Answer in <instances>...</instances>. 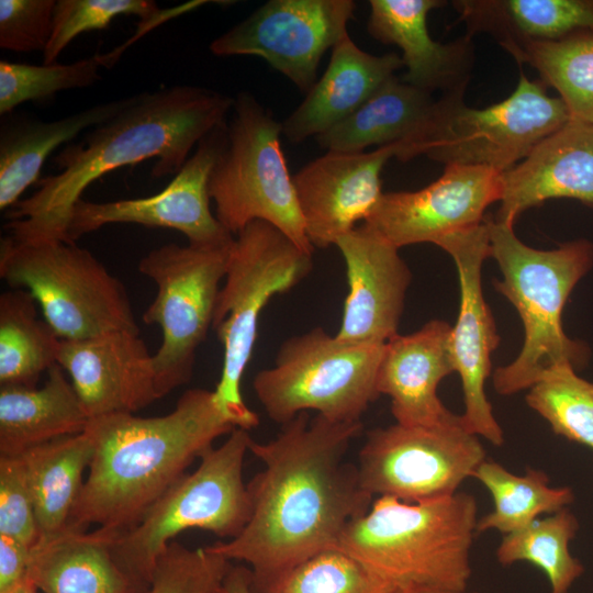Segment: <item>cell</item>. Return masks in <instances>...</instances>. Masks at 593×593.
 <instances>
[{"instance_id":"cell-1","label":"cell","mask_w":593,"mask_h":593,"mask_svg":"<svg viewBox=\"0 0 593 593\" xmlns=\"http://www.w3.org/2000/svg\"><path fill=\"white\" fill-rule=\"evenodd\" d=\"M362 423H338L300 413L267 443L250 440L264 469L247 483L251 513L240 534L206 546L246 563L257 588L336 545L362 516L373 496L361 486L357 466L346 460Z\"/></svg>"},{"instance_id":"cell-2","label":"cell","mask_w":593,"mask_h":593,"mask_svg":"<svg viewBox=\"0 0 593 593\" xmlns=\"http://www.w3.org/2000/svg\"><path fill=\"white\" fill-rule=\"evenodd\" d=\"M233 104L228 96L189 85L132 96L123 110L54 157L58 172L40 179L33 194L9 209L7 235L68 240L70 212L90 183L152 158L155 178L177 175L192 148L226 124Z\"/></svg>"},{"instance_id":"cell-3","label":"cell","mask_w":593,"mask_h":593,"mask_svg":"<svg viewBox=\"0 0 593 593\" xmlns=\"http://www.w3.org/2000/svg\"><path fill=\"white\" fill-rule=\"evenodd\" d=\"M236 428L214 392L190 389L163 416L132 413L89 419L93 445L81 495L68 526L123 532L135 525L189 466Z\"/></svg>"},{"instance_id":"cell-4","label":"cell","mask_w":593,"mask_h":593,"mask_svg":"<svg viewBox=\"0 0 593 593\" xmlns=\"http://www.w3.org/2000/svg\"><path fill=\"white\" fill-rule=\"evenodd\" d=\"M491 257L502 272L495 289L518 312L524 344L517 357L493 372L501 395H512L544 378L550 370L569 365L575 370L589 359L588 346L568 337L562 312L575 284L593 265V244L577 239L542 250L524 244L511 225L485 217Z\"/></svg>"},{"instance_id":"cell-5","label":"cell","mask_w":593,"mask_h":593,"mask_svg":"<svg viewBox=\"0 0 593 593\" xmlns=\"http://www.w3.org/2000/svg\"><path fill=\"white\" fill-rule=\"evenodd\" d=\"M478 505L465 492L422 502L377 496L336 548L396 588L468 591Z\"/></svg>"},{"instance_id":"cell-6","label":"cell","mask_w":593,"mask_h":593,"mask_svg":"<svg viewBox=\"0 0 593 593\" xmlns=\"http://www.w3.org/2000/svg\"><path fill=\"white\" fill-rule=\"evenodd\" d=\"M312 268V254L267 222L254 221L234 237L212 328L223 346L214 398L235 427L249 430L259 423L244 402L240 382L253 355L260 313L272 296L290 291Z\"/></svg>"},{"instance_id":"cell-7","label":"cell","mask_w":593,"mask_h":593,"mask_svg":"<svg viewBox=\"0 0 593 593\" xmlns=\"http://www.w3.org/2000/svg\"><path fill=\"white\" fill-rule=\"evenodd\" d=\"M251 437L234 428L219 447L199 459L132 527L118 532L112 553L133 578L150 584L157 560L172 539L187 529H202L233 539L246 526L251 503L243 469Z\"/></svg>"},{"instance_id":"cell-8","label":"cell","mask_w":593,"mask_h":593,"mask_svg":"<svg viewBox=\"0 0 593 593\" xmlns=\"http://www.w3.org/2000/svg\"><path fill=\"white\" fill-rule=\"evenodd\" d=\"M0 277L33 295L61 340L139 333L124 284L76 242L18 240L5 235L0 244Z\"/></svg>"},{"instance_id":"cell-9","label":"cell","mask_w":593,"mask_h":593,"mask_svg":"<svg viewBox=\"0 0 593 593\" xmlns=\"http://www.w3.org/2000/svg\"><path fill=\"white\" fill-rule=\"evenodd\" d=\"M465 93L441 94L436 100L424 128L399 160L425 155L445 166H483L505 172L570 120L563 101L550 97L539 79H528L522 69L511 96L490 107L467 105Z\"/></svg>"},{"instance_id":"cell-10","label":"cell","mask_w":593,"mask_h":593,"mask_svg":"<svg viewBox=\"0 0 593 593\" xmlns=\"http://www.w3.org/2000/svg\"><path fill=\"white\" fill-rule=\"evenodd\" d=\"M233 110L208 186L216 219L232 235L254 221L267 222L313 254L281 147L282 123L246 91L234 99Z\"/></svg>"},{"instance_id":"cell-11","label":"cell","mask_w":593,"mask_h":593,"mask_svg":"<svg viewBox=\"0 0 593 593\" xmlns=\"http://www.w3.org/2000/svg\"><path fill=\"white\" fill-rule=\"evenodd\" d=\"M384 344H347L314 327L286 339L253 388L267 416L283 425L314 411L328 421L361 422L380 395L377 374Z\"/></svg>"},{"instance_id":"cell-12","label":"cell","mask_w":593,"mask_h":593,"mask_svg":"<svg viewBox=\"0 0 593 593\" xmlns=\"http://www.w3.org/2000/svg\"><path fill=\"white\" fill-rule=\"evenodd\" d=\"M233 240L219 245L166 244L138 262V271L157 286V294L142 318L161 331V344L153 355L159 399L192 377L197 350L212 327Z\"/></svg>"},{"instance_id":"cell-13","label":"cell","mask_w":593,"mask_h":593,"mask_svg":"<svg viewBox=\"0 0 593 593\" xmlns=\"http://www.w3.org/2000/svg\"><path fill=\"white\" fill-rule=\"evenodd\" d=\"M485 454L480 438L466 430L459 415L433 426L395 423L372 428L356 466L367 493L412 503L457 493Z\"/></svg>"},{"instance_id":"cell-14","label":"cell","mask_w":593,"mask_h":593,"mask_svg":"<svg viewBox=\"0 0 593 593\" xmlns=\"http://www.w3.org/2000/svg\"><path fill=\"white\" fill-rule=\"evenodd\" d=\"M353 0H270L210 44L215 56L265 59L307 93L321 58L348 34Z\"/></svg>"},{"instance_id":"cell-15","label":"cell","mask_w":593,"mask_h":593,"mask_svg":"<svg viewBox=\"0 0 593 593\" xmlns=\"http://www.w3.org/2000/svg\"><path fill=\"white\" fill-rule=\"evenodd\" d=\"M227 143V124L217 127L199 144L180 171L157 194L109 202L78 200L69 216L67 239L79 237L104 225L138 224L172 228L189 244L219 245L234 239L210 208L209 179Z\"/></svg>"},{"instance_id":"cell-16","label":"cell","mask_w":593,"mask_h":593,"mask_svg":"<svg viewBox=\"0 0 593 593\" xmlns=\"http://www.w3.org/2000/svg\"><path fill=\"white\" fill-rule=\"evenodd\" d=\"M437 246L454 259L460 283V307L456 325L451 327L450 347L455 371L462 385L461 423L469 433L500 447L504 434L485 394V382L492 369L491 355L500 343L481 283L482 265L491 257L485 219L471 230L441 239Z\"/></svg>"},{"instance_id":"cell-17","label":"cell","mask_w":593,"mask_h":593,"mask_svg":"<svg viewBox=\"0 0 593 593\" xmlns=\"http://www.w3.org/2000/svg\"><path fill=\"white\" fill-rule=\"evenodd\" d=\"M502 172L483 166L446 165L443 175L416 191L383 192L363 222L396 248L433 243L484 222L500 202Z\"/></svg>"},{"instance_id":"cell-18","label":"cell","mask_w":593,"mask_h":593,"mask_svg":"<svg viewBox=\"0 0 593 593\" xmlns=\"http://www.w3.org/2000/svg\"><path fill=\"white\" fill-rule=\"evenodd\" d=\"M396 153L395 144L360 153L328 150L293 177L305 232L314 248L335 245L359 221H366L383 193L381 171Z\"/></svg>"},{"instance_id":"cell-19","label":"cell","mask_w":593,"mask_h":593,"mask_svg":"<svg viewBox=\"0 0 593 593\" xmlns=\"http://www.w3.org/2000/svg\"><path fill=\"white\" fill-rule=\"evenodd\" d=\"M346 265L348 293L336 338L347 344L382 345L398 334L412 280L394 247L367 224L335 244Z\"/></svg>"},{"instance_id":"cell-20","label":"cell","mask_w":593,"mask_h":593,"mask_svg":"<svg viewBox=\"0 0 593 593\" xmlns=\"http://www.w3.org/2000/svg\"><path fill=\"white\" fill-rule=\"evenodd\" d=\"M57 363L69 374L89 419L134 414L159 399L154 357L139 333L61 340Z\"/></svg>"},{"instance_id":"cell-21","label":"cell","mask_w":593,"mask_h":593,"mask_svg":"<svg viewBox=\"0 0 593 593\" xmlns=\"http://www.w3.org/2000/svg\"><path fill=\"white\" fill-rule=\"evenodd\" d=\"M550 199H574L593 208V123L570 119L502 172L494 221L513 226L524 211Z\"/></svg>"},{"instance_id":"cell-22","label":"cell","mask_w":593,"mask_h":593,"mask_svg":"<svg viewBox=\"0 0 593 593\" xmlns=\"http://www.w3.org/2000/svg\"><path fill=\"white\" fill-rule=\"evenodd\" d=\"M451 326L433 320L409 335L396 334L384 344L377 374L379 395L390 398L395 423L433 426L459 418L438 396L440 381L455 371Z\"/></svg>"},{"instance_id":"cell-23","label":"cell","mask_w":593,"mask_h":593,"mask_svg":"<svg viewBox=\"0 0 593 593\" xmlns=\"http://www.w3.org/2000/svg\"><path fill=\"white\" fill-rule=\"evenodd\" d=\"M445 4L441 0H370L367 30L374 40L401 48L404 82L430 93L466 92L474 65L473 37L466 34L443 44L427 27L429 12Z\"/></svg>"},{"instance_id":"cell-24","label":"cell","mask_w":593,"mask_h":593,"mask_svg":"<svg viewBox=\"0 0 593 593\" xmlns=\"http://www.w3.org/2000/svg\"><path fill=\"white\" fill-rule=\"evenodd\" d=\"M402 67L396 53L369 54L345 35L333 47L321 79L282 122V134L301 143L328 131L362 107Z\"/></svg>"},{"instance_id":"cell-25","label":"cell","mask_w":593,"mask_h":593,"mask_svg":"<svg viewBox=\"0 0 593 593\" xmlns=\"http://www.w3.org/2000/svg\"><path fill=\"white\" fill-rule=\"evenodd\" d=\"M118 532L67 526L40 537L31 548L27 575L43 593H147L115 560L112 542Z\"/></svg>"},{"instance_id":"cell-26","label":"cell","mask_w":593,"mask_h":593,"mask_svg":"<svg viewBox=\"0 0 593 593\" xmlns=\"http://www.w3.org/2000/svg\"><path fill=\"white\" fill-rule=\"evenodd\" d=\"M89 417L64 369L55 363L41 388L0 387V456L81 434Z\"/></svg>"},{"instance_id":"cell-27","label":"cell","mask_w":593,"mask_h":593,"mask_svg":"<svg viewBox=\"0 0 593 593\" xmlns=\"http://www.w3.org/2000/svg\"><path fill=\"white\" fill-rule=\"evenodd\" d=\"M132 96L96 104L59 120H7L0 130V210H9L22 193L37 183L46 158L58 146L123 110Z\"/></svg>"},{"instance_id":"cell-28","label":"cell","mask_w":593,"mask_h":593,"mask_svg":"<svg viewBox=\"0 0 593 593\" xmlns=\"http://www.w3.org/2000/svg\"><path fill=\"white\" fill-rule=\"evenodd\" d=\"M435 102L433 93L394 76L355 113L315 138L327 152L360 153L395 144L398 159L424 128Z\"/></svg>"},{"instance_id":"cell-29","label":"cell","mask_w":593,"mask_h":593,"mask_svg":"<svg viewBox=\"0 0 593 593\" xmlns=\"http://www.w3.org/2000/svg\"><path fill=\"white\" fill-rule=\"evenodd\" d=\"M452 5L467 34H488L500 46L593 31V0H456Z\"/></svg>"},{"instance_id":"cell-30","label":"cell","mask_w":593,"mask_h":593,"mask_svg":"<svg viewBox=\"0 0 593 593\" xmlns=\"http://www.w3.org/2000/svg\"><path fill=\"white\" fill-rule=\"evenodd\" d=\"M92 455L93 445L86 432L37 445L19 455L33 496L40 537L57 534L68 526Z\"/></svg>"},{"instance_id":"cell-31","label":"cell","mask_w":593,"mask_h":593,"mask_svg":"<svg viewBox=\"0 0 593 593\" xmlns=\"http://www.w3.org/2000/svg\"><path fill=\"white\" fill-rule=\"evenodd\" d=\"M36 304L24 289L0 295V385L36 387L57 363L61 339L38 317Z\"/></svg>"},{"instance_id":"cell-32","label":"cell","mask_w":593,"mask_h":593,"mask_svg":"<svg viewBox=\"0 0 593 593\" xmlns=\"http://www.w3.org/2000/svg\"><path fill=\"white\" fill-rule=\"evenodd\" d=\"M477 479L493 499V511L478 518L477 533L497 530L503 535L518 532L542 515L568 507L574 500L571 488L549 485L546 472L527 469L515 474L494 460H483L474 470Z\"/></svg>"},{"instance_id":"cell-33","label":"cell","mask_w":593,"mask_h":593,"mask_svg":"<svg viewBox=\"0 0 593 593\" xmlns=\"http://www.w3.org/2000/svg\"><path fill=\"white\" fill-rule=\"evenodd\" d=\"M578 529L577 516L568 507L562 508L504 535L495 552L496 559L502 566L532 563L547 577L550 593H569L584 572V567L569 549Z\"/></svg>"},{"instance_id":"cell-34","label":"cell","mask_w":593,"mask_h":593,"mask_svg":"<svg viewBox=\"0 0 593 593\" xmlns=\"http://www.w3.org/2000/svg\"><path fill=\"white\" fill-rule=\"evenodd\" d=\"M396 589L337 548L322 551L253 588L255 593H394Z\"/></svg>"},{"instance_id":"cell-35","label":"cell","mask_w":593,"mask_h":593,"mask_svg":"<svg viewBox=\"0 0 593 593\" xmlns=\"http://www.w3.org/2000/svg\"><path fill=\"white\" fill-rule=\"evenodd\" d=\"M527 405L552 432L593 448V383L569 365L557 367L528 389Z\"/></svg>"},{"instance_id":"cell-36","label":"cell","mask_w":593,"mask_h":593,"mask_svg":"<svg viewBox=\"0 0 593 593\" xmlns=\"http://www.w3.org/2000/svg\"><path fill=\"white\" fill-rule=\"evenodd\" d=\"M110 55L96 54L70 64L31 65L0 61V114L11 113L27 101H42L55 93L94 85L99 69L110 64Z\"/></svg>"},{"instance_id":"cell-37","label":"cell","mask_w":593,"mask_h":593,"mask_svg":"<svg viewBox=\"0 0 593 593\" xmlns=\"http://www.w3.org/2000/svg\"><path fill=\"white\" fill-rule=\"evenodd\" d=\"M119 15H135L156 21L160 11L148 0H58L54 9L53 29L43 52L44 64L56 63L57 57L79 34L104 30Z\"/></svg>"},{"instance_id":"cell-38","label":"cell","mask_w":593,"mask_h":593,"mask_svg":"<svg viewBox=\"0 0 593 593\" xmlns=\"http://www.w3.org/2000/svg\"><path fill=\"white\" fill-rule=\"evenodd\" d=\"M232 563L208 547L171 541L159 556L147 593H215Z\"/></svg>"},{"instance_id":"cell-39","label":"cell","mask_w":593,"mask_h":593,"mask_svg":"<svg viewBox=\"0 0 593 593\" xmlns=\"http://www.w3.org/2000/svg\"><path fill=\"white\" fill-rule=\"evenodd\" d=\"M0 536L30 547L40 538L33 496L19 456H0Z\"/></svg>"},{"instance_id":"cell-40","label":"cell","mask_w":593,"mask_h":593,"mask_svg":"<svg viewBox=\"0 0 593 593\" xmlns=\"http://www.w3.org/2000/svg\"><path fill=\"white\" fill-rule=\"evenodd\" d=\"M55 0H0V47L44 52L53 29Z\"/></svg>"},{"instance_id":"cell-41","label":"cell","mask_w":593,"mask_h":593,"mask_svg":"<svg viewBox=\"0 0 593 593\" xmlns=\"http://www.w3.org/2000/svg\"><path fill=\"white\" fill-rule=\"evenodd\" d=\"M31 548L10 537L0 536V593L11 590L27 575Z\"/></svg>"},{"instance_id":"cell-42","label":"cell","mask_w":593,"mask_h":593,"mask_svg":"<svg viewBox=\"0 0 593 593\" xmlns=\"http://www.w3.org/2000/svg\"><path fill=\"white\" fill-rule=\"evenodd\" d=\"M215 593H255L250 570L246 566H232Z\"/></svg>"},{"instance_id":"cell-43","label":"cell","mask_w":593,"mask_h":593,"mask_svg":"<svg viewBox=\"0 0 593 593\" xmlns=\"http://www.w3.org/2000/svg\"><path fill=\"white\" fill-rule=\"evenodd\" d=\"M394 593H478V592H469V591H449V590H443V589H436V588H429V586H418V585H411V586H403L398 588Z\"/></svg>"},{"instance_id":"cell-44","label":"cell","mask_w":593,"mask_h":593,"mask_svg":"<svg viewBox=\"0 0 593 593\" xmlns=\"http://www.w3.org/2000/svg\"><path fill=\"white\" fill-rule=\"evenodd\" d=\"M37 586L34 584L31 578L26 575L20 583L5 593H37Z\"/></svg>"}]
</instances>
